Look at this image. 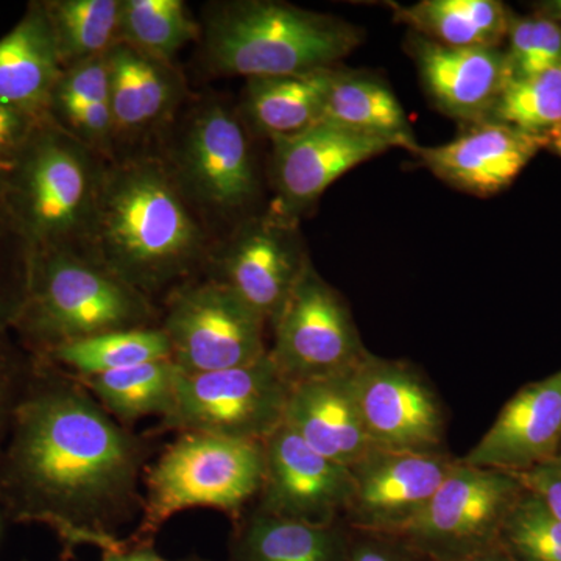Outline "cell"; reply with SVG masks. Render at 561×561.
Segmentation results:
<instances>
[{
	"label": "cell",
	"instance_id": "cell-1",
	"mask_svg": "<svg viewBox=\"0 0 561 561\" xmlns=\"http://www.w3.org/2000/svg\"><path fill=\"white\" fill-rule=\"evenodd\" d=\"M153 442L122 426L69 373L36 356L0 453L7 518L57 534L65 557L81 546L128 548L119 531L144 507Z\"/></svg>",
	"mask_w": 561,
	"mask_h": 561
},
{
	"label": "cell",
	"instance_id": "cell-2",
	"mask_svg": "<svg viewBox=\"0 0 561 561\" xmlns=\"http://www.w3.org/2000/svg\"><path fill=\"white\" fill-rule=\"evenodd\" d=\"M214 243L158 151L106 162L84 254L154 302L202 276Z\"/></svg>",
	"mask_w": 561,
	"mask_h": 561
},
{
	"label": "cell",
	"instance_id": "cell-3",
	"mask_svg": "<svg viewBox=\"0 0 561 561\" xmlns=\"http://www.w3.org/2000/svg\"><path fill=\"white\" fill-rule=\"evenodd\" d=\"M201 28L206 69L245 79L332 69L364 39L341 18L276 0L208 3Z\"/></svg>",
	"mask_w": 561,
	"mask_h": 561
},
{
	"label": "cell",
	"instance_id": "cell-4",
	"mask_svg": "<svg viewBox=\"0 0 561 561\" xmlns=\"http://www.w3.org/2000/svg\"><path fill=\"white\" fill-rule=\"evenodd\" d=\"M108 160L46 117L5 176L3 219L28 254L83 253Z\"/></svg>",
	"mask_w": 561,
	"mask_h": 561
},
{
	"label": "cell",
	"instance_id": "cell-5",
	"mask_svg": "<svg viewBox=\"0 0 561 561\" xmlns=\"http://www.w3.org/2000/svg\"><path fill=\"white\" fill-rule=\"evenodd\" d=\"M157 324V305L88 254H28L27 294L11 328L35 354L105 332Z\"/></svg>",
	"mask_w": 561,
	"mask_h": 561
},
{
	"label": "cell",
	"instance_id": "cell-6",
	"mask_svg": "<svg viewBox=\"0 0 561 561\" xmlns=\"http://www.w3.org/2000/svg\"><path fill=\"white\" fill-rule=\"evenodd\" d=\"M264 472V442L179 434L147 468L142 515L128 541L153 546L161 527L190 508H216L238 522L256 501Z\"/></svg>",
	"mask_w": 561,
	"mask_h": 561
},
{
	"label": "cell",
	"instance_id": "cell-7",
	"mask_svg": "<svg viewBox=\"0 0 561 561\" xmlns=\"http://www.w3.org/2000/svg\"><path fill=\"white\" fill-rule=\"evenodd\" d=\"M187 106L157 151L213 234L214 227L234 228L245 220L260 195V179L239 111L210 95Z\"/></svg>",
	"mask_w": 561,
	"mask_h": 561
},
{
	"label": "cell",
	"instance_id": "cell-8",
	"mask_svg": "<svg viewBox=\"0 0 561 561\" xmlns=\"http://www.w3.org/2000/svg\"><path fill=\"white\" fill-rule=\"evenodd\" d=\"M289 394L290 386L268 353L227 370L184 373L179 368L175 401L160 431L264 442L284 423Z\"/></svg>",
	"mask_w": 561,
	"mask_h": 561
},
{
	"label": "cell",
	"instance_id": "cell-9",
	"mask_svg": "<svg viewBox=\"0 0 561 561\" xmlns=\"http://www.w3.org/2000/svg\"><path fill=\"white\" fill-rule=\"evenodd\" d=\"M273 364L289 386L348 375L367 359L359 330L341 291L306 264L271 324Z\"/></svg>",
	"mask_w": 561,
	"mask_h": 561
},
{
	"label": "cell",
	"instance_id": "cell-10",
	"mask_svg": "<svg viewBox=\"0 0 561 561\" xmlns=\"http://www.w3.org/2000/svg\"><path fill=\"white\" fill-rule=\"evenodd\" d=\"M161 330L181 371L241 367L268 353L267 323L216 279L202 275L165 297Z\"/></svg>",
	"mask_w": 561,
	"mask_h": 561
},
{
	"label": "cell",
	"instance_id": "cell-11",
	"mask_svg": "<svg viewBox=\"0 0 561 561\" xmlns=\"http://www.w3.org/2000/svg\"><path fill=\"white\" fill-rule=\"evenodd\" d=\"M524 485L512 472L457 460L427 507L400 534L434 561H451L496 546L497 534Z\"/></svg>",
	"mask_w": 561,
	"mask_h": 561
},
{
	"label": "cell",
	"instance_id": "cell-12",
	"mask_svg": "<svg viewBox=\"0 0 561 561\" xmlns=\"http://www.w3.org/2000/svg\"><path fill=\"white\" fill-rule=\"evenodd\" d=\"M309 261L297 224L268 210L214 243L203 275L228 287L271 328Z\"/></svg>",
	"mask_w": 561,
	"mask_h": 561
},
{
	"label": "cell",
	"instance_id": "cell-13",
	"mask_svg": "<svg viewBox=\"0 0 561 561\" xmlns=\"http://www.w3.org/2000/svg\"><path fill=\"white\" fill-rule=\"evenodd\" d=\"M351 378L365 431L375 448L449 453L445 405L416 365L370 353Z\"/></svg>",
	"mask_w": 561,
	"mask_h": 561
},
{
	"label": "cell",
	"instance_id": "cell-14",
	"mask_svg": "<svg viewBox=\"0 0 561 561\" xmlns=\"http://www.w3.org/2000/svg\"><path fill=\"white\" fill-rule=\"evenodd\" d=\"M459 457L373 448L348 468L353 491L343 523L351 530L400 535L427 507Z\"/></svg>",
	"mask_w": 561,
	"mask_h": 561
},
{
	"label": "cell",
	"instance_id": "cell-15",
	"mask_svg": "<svg viewBox=\"0 0 561 561\" xmlns=\"http://www.w3.org/2000/svg\"><path fill=\"white\" fill-rule=\"evenodd\" d=\"M265 472L251 507L291 522H343L353 491L348 468L313 451L286 423L264 440Z\"/></svg>",
	"mask_w": 561,
	"mask_h": 561
},
{
	"label": "cell",
	"instance_id": "cell-16",
	"mask_svg": "<svg viewBox=\"0 0 561 561\" xmlns=\"http://www.w3.org/2000/svg\"><path fill=\"white\" fill-rule=\"evenodd\" d=\"M106 65L116 158L154 151L151 144H161L184 108L186 79L173 62L158 60L125 43L111 47Z\"/></svg>",
	"mask_w": 561,
	"mask_h": 561
},
{
	"label": "cell",
	"instance_id": "cell-17",
	"mask_svg": "<svg viewBox=\"0 0 561 561\" xmlns=\"http://www.w3.org/2000/svg\"><path fill=\"white\" fill-rule=\"evenodd\" d=\"M391 149L373 136L319 122L290 138L272 140L271 176L275 205L271 213L298 224L343 173Z\"/></svg>",
	"mask_w": 561,
	"mask_h": 561
},
{
	"label": "cell",
	"instance_id": "cell-18",
	"mask_svg": "<svg viewBox=\"0 0 561 561\" xmlns=\"http://www.w3.org/2000/svg\"><path fill=\"white\" fill-rule=\"evenodd\" d=\"M546 146V133L489 119L471 124L451 142L420 147L415 157L427 171L457 190L490 197L507 190Z\"/></svg>",
	"mask_w": 561,
	"mask_h": 561
},
{
	"label": "cell",
	"instance_id": "cell-19",
	"mask_svg": "<svg viewBox=\"0 0 561 561\" xmlns=\"http://www.w3.org/2000/svg\"><path fill=\"white\" fill-rule=\"evenodd\" d=\"M560 449L561 370L516 391L493 426L460 460L518 474L559 456Z\"/></svg>",
	"mask_w": 561,
	"mask_h": 561
},
{
	"label": "cell",
	"instance_id": "cell-20",
	"mask_svg": "<svg viewBox=\"0 0 561 561\" xmlns=\"http://www.w3.org/2000/svg\"><path fill=\"white\" fill-rule=\"evenodd\" d=\"M408 44L424 91L442 113L468 125L490 119L511 81L504 50L445 46L416 33Z\"/></svg>",
	"mask_w": 561,
	"mask_h": 561
},
{
	"label": "cell",
	"instance_id": "cell-21",
	"mask_svg": "<svg viewBox=\"0 0 561 561\" xmlns=\"http://www.w3.org/2000/svg\"><path fill=\"white\" fill-rule=\"evenodd\" d=\"M351 375L291 386L284 415L313 451L346 468L373 448Z\"/></svg>",
	"mask_w": 561,
	"mask_h": 561
},
{
	"label": "cell",
	"instance_id": "cell-22",
	"mask_svg": "<svg viewBox=\"0 0 561 561\" xmlns=\"http://www.w3.org/2000/svg\"><path fill=\"white\" fill-rule=\"evenodd\" d=\"M62 72L43 3L27 11L0 39V103L47 116L55 84Z\"/></svg>",
	"mask_w": 561,
	"mask_h": 561
},
{
	"label": "cell",
	"instance_id": "cell-23",
	"mask_svg": "<svg viewBox=\"0 0 561 561\" xmlns=\"http://www.w3.org/2000/svg\"><path fill=\"white\" fill-rule=\"evenodd\" d=\"M335 69L247 79L239 110L243 124L271 140L309 130L323 119Z\"/></svg>",
	"mask_w": 561,
	"mask_h": 561
},
{
	"label": "cell",
	"instance_id": "cell-24",
	"mask_svg": "<svg viewBox=\"0 0 561 561\" xmlns=\"http://www.w3.org/2000/svg\"><path fill=\"white\" fill-rule=\"evenodd\" d=\"M350 541L343 522L316 526L250 507L234 522L230 561H348Z\"/></svg>",
	"mask_w": 561,
	"mask_h": 561
},
{
	"label": "cell",
	"instance_id": "cell-25",
	"mask_svg": "<svg viewBox=\"0 0 561 561\" xmlns=\"http://www.w3.org/2000/svg\"><path fill=\"white\" fill-rule=\"evenodd\" d=\"M323 122L412 151L420 149L408 116L386 81L365 72L334 70Z\"/></svg>",
	"mask_w": 561,
	"mask_h": 561
},
{
	"label": "cell",
	"instance_id": "cell-26",
	"mask_svg": "<svg viewBox=\"0 0 561 561\" xmlns=\"http://www.w3.org/2000/svg\"><path fill=\"white\" fill-rule=\"evenodd\" d=\"M394 20L416 35L451 47H493L507 38L512 13L497 0H423L390 3Z\"/></svg>",
	"mask_w": 561,
	"mask_h": 561
},
{
	"label": "cell",
	"instance_id": "cell-27",
	"mask_svg": "<svg viewBox=\"0 0 561 561\" xmlns=\"http://www.w3.org/2000/svg\"><path fill=\"white\" fill-rule=\"evenodd\" d=\"M176 376L173 360L161 359L76 379L117 423L131 430L146 416L162 420L172 412Z\"/></svg>",
	"mask_w": 561,
	"mask_h": 561
},
{
	"label": "cell",
	"instance_id": "cell-28",
	"mask_svg": "<svg viewBox=\"0 0 561 561\" xmlns=\"http://www.w3.org/2000/svg\"><path fill=\"white\" fill-rule=\"evenodd\" d=\"M35 356L73 378H90L146 362L171 359V343L157 324L61 343Z\"/></svg>",
	"mask_w": 561,
	"mask_h": 561
},
{
	"label": "cell",
	"instance_id": "cell-29",
	"mask_svg": "<svg viewBox=\"0 0 561 561\" xmlns=\"http://www.w3.org/2000/svg\"><path fill=\"white\" fill-rule=\"evenodd\" d=\"M43 9L62 69L103 57L117 43L121 0H54Z\"/></svg>",
	"mask_w": 561,
	"mask_h": 561
},
{
	"label": "cell",
	"instance_id": "cell-30",
	"mask_svg": "<svg viewBox=\"0 0 561 561\" xmlns=\"http://www.w3.org/2000/svg\"><path fill=\"white\" fill-rule=\"evenodd\" d=\"M201 24L183 0H121L117 43L158 60L173 62L176 54L201 36Z\"/></svg>",
	"mask_w": 561,
	"mask_h": 561
},
{
	"label": "cell",
	"instance_id": "cell-31",
	"mask_svg": "<svg viewBox=\"0 0 561 561\" xmlns=\"http://www.w3.org/2000/svg\"><path fill=\"white\" fill-rule=\"evenodd\" d=\"M496 545L513 561H561V519L524 486L502 522Z\"/></svg>",
	"mask_w": 561,
	"mask_h": 561
},
{
	"label": "cell",
	"instance_id": "cell-32",
	"mask_svg": "<svg viewBox=\"0 0 561 561\" xmlns=\"http://www.w3.org/2000/svg\"><path fill=\"white\" fill-rule=\"evenodd\" d=\"M490 119L530 133L561 124V62L522 80H511Z\"/></svg>",
	"mask_w": 561,
	"mask_h": 561
},
{
	"label": "cell",
	"instance_id": "cell-33",
	"mask_svg": "<svg viewBox=\"0 0 561 561\" xmlns=\"http://www.w3.org/2000/svg\"><path fill=\"white\" fill-rule=\"evenodd\" d=\"M505 50L511 80L527 79L561 62V24L548 18L513 16Z\"/></svg>",
	"mask_w": 561,
	"mask_h": 561
},
{
	"label": "cell",
	"instance_id": "cell-34",
	"mask_svg": "<svg viewBox=\"0 0 561 561\" xmlns=\"http://www.w3.org/2000/svg\"><path fill=\"white\" fill-rule=\"evenodd\" d=\"M108 88L106 55L62 69L51 92L47 116L60 124L88 103L108 101Z\"/></svg>",
	"mask_w": 561,
	"mask_h": 561
},
{
	"label": "cell",
	"instance_id": "cell-35",
	"mask_svg": "<svg viewBox=\"0 0 561 561\" xmlns=\"http://www.w3.org/2000/svg\"><path fill=\"white\" fill-rule=\"evenodd\" d=\"M28 250L5 219L0 220V331L11 327L27 294Z\"/></svg>",
	"mask_w": 561,
	"mask_h": 561
},
{
	"label": "cell",
	"instance_id": "cell-36",
	"mask_svg": "<svg viewBox=\"0 0 561 561\" xmlns=\"http://www.w3.org/2000/svg\"><path fill=\"white\" fill-rule=\"evenodd\" d=\"M35 368V354L25 356L0 337V453L9 438L14 412L27 390Z\"/></svg>",
	"mask_w": 561,
	"mask_h": 561
},
{
	"label": "cell",
	"instance_id": "cell-37",
	"mask_svg": "<svg viewBox=\"0 0 561 561\" xmlns=\"http://www.w3.org/2000/svg\"><path fill=\"white\" fill-rule=\"evenodd\" d=\"M46 117L0 103V176L5 179L9 175L33 133Z\"/></svg>",
	"mask_w": 561,
	"mask_h": 561
},
{
	"label": "cell",
	"instance_id": "cell-38",
	"mask_svg": "<svg viewBox=\"0 0 561 561\" xmlns=\"http://www.w3.org/2000/svg\"><path fill=\"white\" fill-rule=\"evenodd\" d=\"M348 561H434L400 535L351 530Z\"/></svg>",
	"mask_w": 561,
	"mask_h": 561
},
{
	"label": "cell",
	"instance_id": "cell-39",
	"mask_svg": "<svg viewBox=\"0 0 561 561\" xmlns=\"http://www.w3.org/2000/svg\"><path fill=\"white\" fill-rule=\"evenodd\" d=\"M515 476L561 519V454Z\"/></svg>",
	"mask_w": 561,
	"mask_h": 561
},
{
	"label": "cell",
	"instance_id": "cell-40",
	"mask_svg": "<svg viewBox=\"0 0 561 561\" xmlns=\"http://www.w3.org/2000/svg\"><path fill=\"white\" fill-rule=\"evenodd\" d=\"M130 542V541H128ZM101 561H171L154 551L153 546L128 545L117 552H103Z\"/></svg>",
	"mask_w": 561,
	"mask_h": 561
},
{
	"label": "cell",
	"instance_id": "cell-41",
	"mask_svg": "<svg viewBox=\"0 0 561 561\" xmlns=\"http://www.w3.org/2000/svg\"><path fill=\"white\" fill-rule=\"evenodd\" d=\"M451 561H513L500 546H491V548L483 549V551L470 553V556L461 557Z\"/></svg>",
	"mask_w": 561,
	"mask_h": 561
},
{
	"label": "cell",
	"instance_id": "cell-42",
	"mask_svg": "<svg viewBox=\"0 0 561 561\" xmlns=\"http://www.w3.org/2000/svg\"><path fill=\"white\" fill-rule=\"evenodd\" d=\"M537 14L561 24V0H549V2L540 3Z\"/></svg>",
	"mask_w": 561,
	"mask_h": 561
},
{
	"label": "cell",
	"instance_id": "cell-43",
	"mask_svg": "<svg viewBox=\"0 0 561 561\" xmlns=\"http://www.w3.org/2000/svg\"><path fill=\"white\" fill-rule=\"evenodd\" d=\"M3 197H5V179L0 176V220L3 219Z\"/></svg>",
	"mask_w": 561,
	"mask_h": 561
},
{
	"label": "cell",
	"instance_id": "cell-44",
	"mask_svg": "<svg viewBox=\"0 0 561 561\" xmlns=\"http://www.w3.org/2000/svg\"><path fill=\"white\" fill-rule=\"evenodd\" d=\"M181 561H208V560H203V559H186V560H181Z\"/></svg>",
	"mask_w": 561,
	"mask_h": 561
},
{
	"label": "cell",
	"instance_id": "cell-45",
	"mask_svg": "<svg viewBox=\"0 0 561 561\" xmlns=\"http://www.w3.org/2000/svg\"><path fill=\"white\" fill-rule=\"evenodd\" d=\"M559 454H561V449H560V453H559Z\"/></svg>",
	"mask_w": 561,
	"mask_h": 561
}]
</instances>
